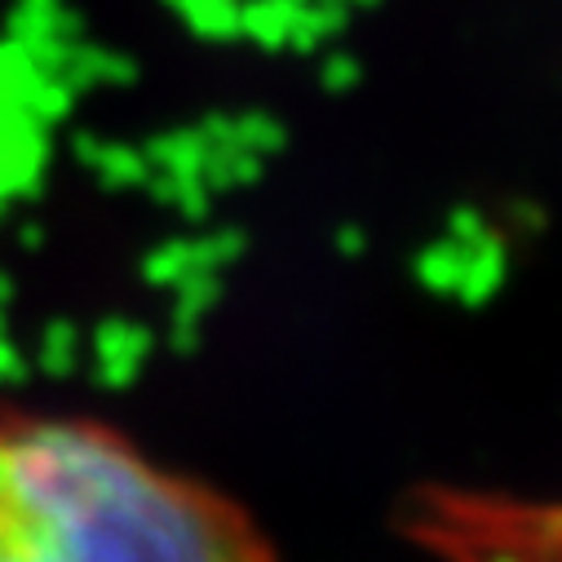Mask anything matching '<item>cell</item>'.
<instances>
[{"label":"cell","mask_w":562,"mask_h":562,"mask_svg":"<svg viewBox=\"0 0 562 562\" xmlns=\"http://www.w3.org/2000/svg\"><path fill=\"white\" fill-rule=\"evenodd\" d=\"M0 562H284L261 518L89 412L0 398Z\"/></svg>","instance_id":"6da1fadb"},{"label":"cell","mask_w":562,"mask_h":562,"mask_svg":"<svg viewBox=\"0 0 562 562\" xmlns=\"http://www.w3.org/2000/svg\"><path fill=\"white\" fill-rule=\"evenodd\" d=\"M487 540L496 544V562H562V505L540 509L522 522V531L501 522L496 531H487Z\"/></svg>","instance_id":"7a4b0ae2"}]
</instances>
